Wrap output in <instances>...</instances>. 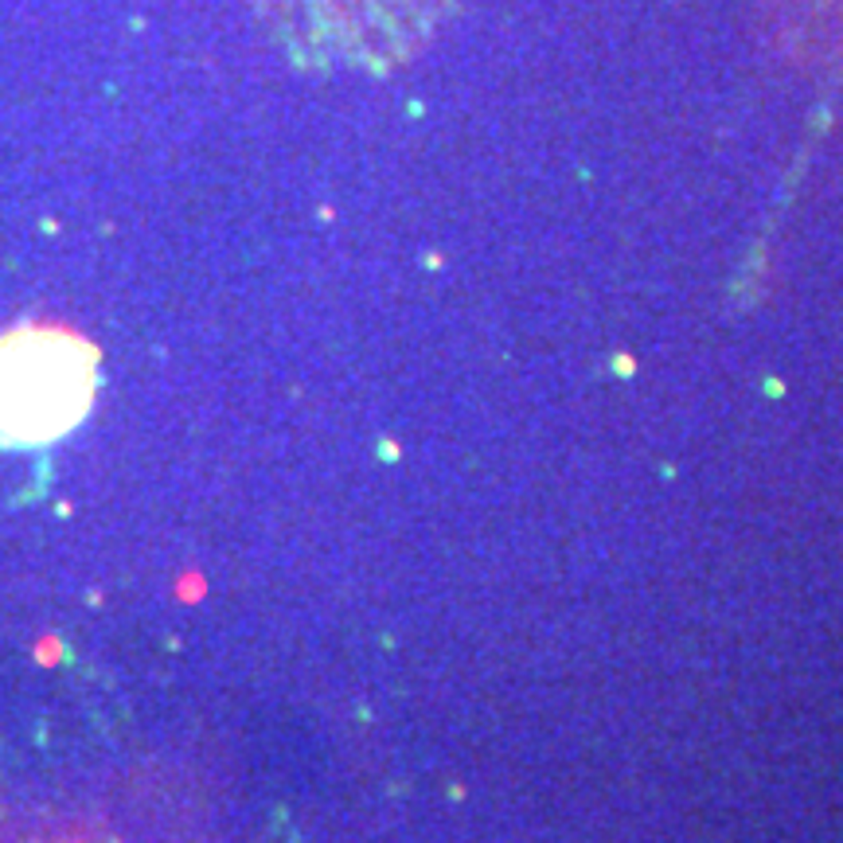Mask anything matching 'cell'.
Wrapping results in <instances>:
<instances>
[{"mask_svg": "<svg viewBox=\"0 0 843 843\" xmlns=\"http://www.w3.org/2000/svg\"><path fill=\"white\" fill-rule=\"evenodd\" d=\"M98 356L59 328L0 336V441L47 445L71 434L94 403Z\"/></svg>", "mask_w": 843, "mask_h": 843, "instance_id": "obj_1", "label": "cell"}, {"mask_svg": "<svg viewBox=\"0 0 843 843\" xmlns=\"http://www.w3.org/2000/svg\"><path fill=\"white\" fill-rule=\"evenodd\" d=\"M281 20L325 55L395 63L441 24L453 0H270Z\"/></svg>", "mask_w": 843, "mask_h": 843, "instance_id": "obj_2", "label": "cell"}]
</instances>
